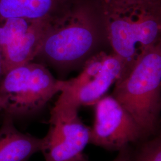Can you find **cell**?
<instances>
[{
    "label": "cell",
    "instance_id": "1",
    "mask_svg": "<svg viewBox=\"0 0 161 161\" xmlns=\"http://www.w3.org/2000/svg\"><path fill=\"white\" fill-rule=\"evenodd\" d=\"M101 10L108 42L122 64L121 78L131 69L144 50L161 42L159 7L155 0H104Z\"/></svg>",
    "mask_w": 161,
    "mask_h": 161
},
{
    "label": "cell",
    "instance_id": "2",
    "mask_svg": "<svg viewBox=\"0 0 161 161\" xmlns=\"http://www.w3.org/2000/svg\"><path fill=\"white\" fill-rule=\"evenodd\" d=\"M106 42L102 10L80 7L53 28L35 60L64 75L83 65Z\"/></svg>",
    "mask_w": 161,
    "mask_h": 161
},
{
    "label": "cell",
    "instance_id": "3",
    "mask_svg": "<svg viewBox=\"0 0 161 161\" xmlns=\"http://www.w3.org/2000/svg\"><path fill=\"white\" fill-rule=\"evenodd\" d=\"M112 96L131 116L145 138L156 132L161 109V42L144 50Z\"/></svg>",
    "mask_w": 161,
    "mask_h": 161
},
{
    "label": "cell",
    "instance_id": "4",
    "mask_svg": "<svg viewBox=\"0 0 161 161\" xmlns=\"http://www.w3.org/2000/svg\"><path fill=\"white\" fill-rule=\"evenodd\" d=\"M63 86L64 80L38 62L10 70L0 84V124L10 119L15 124L38 114Z\"/></svg>",
    "mask_w": 161,
    "mask_h": 161
},
{
    "label": "cell",
    "instance_id": "5",
    "mask_svg": "<svg viewBox=\"0 0 161 161\" xmlns=\"http://www.w3.org/2000/svg\"><path fill=\"white\" fill-rule=\"evenodd\" d=\"M122 70L118 56L100 51L86 60L76 77L64 80L56 102L78 109L82 106L94 104L119 78Z\"/></svg>",
    "mask_w": 161,
    "mask_h": 161
},
{
    "label": "cell",
    "instance_id": "6",
    "mask_svg": "<svg viewBox=\"0 0 161 161\" xmlns=\"http://www.w3.org/2000/svg\"><path fill=\"white\" fill-rule=\"evenodd\" d=\"M50 127L41 152L46 161H84L90 143V127L78 116V109L56 102L50 112Z\"/></svg>",
    "mask_w": 161,
    "mask_h": 161
},
{
    "label": "cell",
    "instance_id": "7",
    "mask_svg": "<svg viewBox=\"0 0 161 161\" xmlns=\"http://www.w3.org/2000/svg\"><path fill=\"white\" fill-rule=\"evenodd\" d=\"M94 105L90 143L108 150L119 151L145 138L131 116L112 95L104 96Z\"/></svg>",
    "mask_w": 161,
    "mask_h": 161
},
{
    "label": "cell",
    "instance_id": "8",
    "mask_svg": "<svg viewBox=\"0 0 161 161\" xmlns=\"http://www.w3.org/2000/svg\"><path fill=\"white\" fill-rule=\"evenodd\" d=\"M60 22L48 19L32 20L26 31L1 48L4 74L11 69L34 61L47 35Z\"/></svg>",
    "mask_w": 161,
    "mask_h": 161
},
{
    "label": "cell",
    "instance_id": "9",
    "mask_svg": "<svg viewBox=\"0 0 161 161\" xmlns=\"http://www.w3.org/2000/svg\"><path fill=\"white\" fill-rule=\"evenodd\" d=\"M44 138H37L19 131L13 121L6 119L0 128V161H28L41 152Z\"/></svg>",
    "mask_w": 161,
    "mask_h": 161
},
{
    "label": "cell",
    "instance_id": "10",
    "mask_svg": "<svg viewBox=\"0 0 161 161\" xmlns=\"http://www.w3.org/2000/svg\"><path fill=\"white\" fill-rule=\"evenodd\" d=\"M64 0H0V20L20 17L59 22L68 12L60 10Z\"/></svg>",
    "mask_w": 161,
    "mask_h": 161
},
{
    "label": "cell",
    "instance_id": "11",
    "mask_svg": "<svg viewBox=\"0 0 161 161\" xmlns=\"http://www.w3.org/2000/svg\"><path fill=\"white\" fill-rule=\"evenodd\" d=\"M32 20L9 17L0 20V49L12 42L29 28Z\"/></svg>",
    "mask_w": 161,
    "mask_h": 161
},
{
    "label": "cell",
    "instance_id": "12",
    "mask_svg": "<svg viewBox=\"0 0 161 161\" xmlns=\"http://www.w3.org/2000/svg\"><path fill=\"white\" fill-rule=\"evenodd\" d=\"M130 161H161V138L157 137L145 142L131 154Z\"/></svg>",
    "mask_w": 161,
    "mask_h": 161
},
{
    "label": "cell",
    "instance_id": "13",
    "mask_svg": "<svg viewBox=\"0 0 161 161\" xmlns=\"http://www.w3.org/2000/svg\"><path fill=\"white\" fill-rule=\"evenodd\" d=\"M131 151L130 146L125 147L119 151V153L116 158L112 161H130L131 160ZM84 161H89L87 158Z\"/></svg>",
    "mask_w": 161,
    "mask_h": 161
},
{
    "label": "cell",
    "instance_id": "14",
    "mask_svg": "<svg viewBox=\"0 0 161 161\" xmlns=\"http://www.w3.org/2000/svg\"><path fill=\"white\" fill-rule=\"evenodd\" d=\"M4 72L3 69V60H2V56H1V53L0 51V84L1 81L3 80L4 76Z\"/></svg>",
    "mask_w": 161,
    "mask_h": 161
},
{
    "label": "cell",
    "instance_id": "15",
    "mask_svg": "<svg viewBox=\"0 0 161 161\" xmlns=\"http://www.w3.org/2000/svg\"><path fill=\"white\" fill-rule=\"evenodd\" d=\"M115 1H124V0H115Z\"/></svg>",
    "mask_w": 161,
    "mask_h": 161
}]
</instances>
